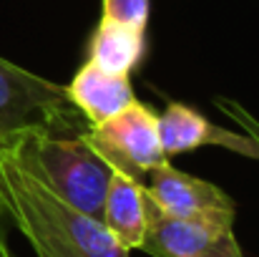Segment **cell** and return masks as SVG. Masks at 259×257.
<instances>
[{
	"mask_svg": "<svg viewBox=\"0 0 259 257\" xmlns=\"http://www.w3.org/2000/svg\"><path fill=\"white\" fill-rule=\"evenodd\" d=\"M0 199L35 257H128L98 217L71 207L0 146Z\"/></svg>",
	"mask_w": 259,
	"mask_h": 257,
	"instance_id": "cell-1",
	"label": "cell"
},
{
	"mask_svg": "<svg viewBox=\"0 0 259 257\" xmlns=\"http://www.w3.org/2000/svg\"><path fill=\"white\" fill-rule=\"evenodd\" d=\"M5 149L56 197L101 219L113 169L91 146L86 134L33 131Z\"/></svg>",
	"mask_w": 259,
	"mask_h": 257,
	"instance_id": "cell-2",
	"label": "cell"
},
{
	"mask_svg": "<svg viewBox=\"0 0 259 257\" xmlns=\"http://www.w3.org/2000/svg\"><path fill=\"white\" fill-rule=\"evenodd\" d=\"M86 134V119L68 101L66 86L0 56V146L33 134Z\"/></svg>",
	"mask_w": 259,
	"mask_h": 257,
	"instance_id": "cell-3",
	"label": "cell"
},
{
	"mask_svg": "<svg viewBox=\"0 0 259 257\" xmlns=\"http://www.w3.org/2000/svg\"><path fill=\"white\" fill-rule=\"evenodd\" d=\"M86 139L111 169L136 179L149 176V171L169 162L159 136V114L136 98L108 121L88 126Z\"/></svg>",
	"mask_w": 259,
	"mask_h": 257,
	"instance_id": "cell-4",
	"label": "cell"
},
{
	"mask_svg": "<svg viewBox=\"0 0 259 257\" xmlns=\"http://www.w3.org/2000/svg\"><path fill=\"white\" fill-rule=\"evenodd\" d=\"M144 252L154 257H204L239 252L234 225L211 219H189L161 212L146 194V237Z\"/></svg>",
	"mask_w": 259,
	"mask_h": 257,
	"instance_id": "cell-5",
	"label": "cell"
},
{
	"mask_svg": "<svg viewBox=\"0 0 259 257\" xmlns=\"http://www.w3.org/2000/svg\"><path fill=\"white\" fill-rule=\"evenodd\" d=\"M146 194L161 212L174 217L211 219L224 225H234L237 217V207L222 187L176 169L169 162L149 171Z\"/></svg>",
	"mask_w": 259,
	"mask_h": 257,
	"instance_id": "cell-6",
	"label": "cell"
},
{
	"mask_svg": "<svg viewBox=\"0 0 259 257\" xmlns=\"http://www.w3.org/2000/svg\"><path fill=\"white\" fill-rule=\"evenodd\" d=\"M159 136L169 159L201 146H222L244 159L259 162V141L254 136L229 131L186 103H169L159 114Z\"/></svg>",
	"mask_w": 259,
	"mask_h": 257,
	"instance_id": "cell-7",
	"label": "cell"
},
{
	"mask_svg": "<svg viewBox=\"0 0 259 257\" xmlns=\"http://www.w3.org/2000/svg\"><path fill=\"white\" fill-rule=\"evenodd\" d=\"M101 222L123 250H141L146 237V184L126 171L113 169Z\"/></svg>",
	"mask_w": 259,
	"mask_h": 257,
	"instance_id": "cell-8",
	"label": "cell"
},
{
	"mask_svg": "<svg viewBox=\"0 0 259 257\" xmlns=\"http://www.w3.org/2000/svg\"><path fill=\"white\" fill-rule=\"evenodd\" d=\"M66 93L88 126L108 121L136 98L128 76L106 74L91 61L76 71L71 84L66 86Z\"/></svg>",
	"mask_w": 259,
	"mask_h": 257,
	"instance_id": "cell-9",
	"label": "cell"
},
{
	"mask_svg": "<svg viewBox=\"0 0 259 257\" xmlns=\"http://www.w3.org/2000/svg\"><path fill=\"white\" fill-rule=\"evenodd\" d=\"M146 53V33L101 20L88 41V61L106 74L131 76Z\"/></svg>",
	"mask_w": 259,
	"mask_h": 257,
	"instance_id": "cell-10",
	"label": "cell"
},
{
	"mask_svg": "<svg viewBox=\"0 0 259 257\" xmlns=\"http://www.w3.org/2000/svg\"><path fill=\"white\" fill-rule=\"evenodd\" d=\"M149 18H151V0H103L101 8V20L126 25L141 33H146Z\"/></svg>",
	"mask_w": 259,
	"mask_h": 257,
	"instance_id": "cell-11",
	"label": "cell"
},
{
	"mask_svg": "<svg viewBox=\"0 0 259 257\" xmlns=\"http://www.w3.org/2000/svg\"><path fill=\"white\" fill-rule=\"evenodd\" d=\"M217 106L229 116V119H234L239 126H242V131L244 134H249V136H254L259 141V119H254L242 103H237L234 98H224V96H219L217 98Z\"/></svg>",
	"mask_w": 259,
	"mask_h": 257,
	"instance_id": "cell-12",
	"label": "cell"
},
{
	"mask_svg": "<svg viewBox=\"0 0 259 257\" xmlns=\"http://www.w3.org/2000/svg\"><path fill=\"white\" fill-rule=\"evenodd\" d=\"M0 257H18L8 245V232H0Z\"/></svg>",
	"mask_w": 259,
	"mask_h": 257,
	"instance_id": "cell-13",
	"label": "cell"
},
{
	"mask_svg": "<svg viewBox=\"0 0 259 257\" xmlns=\"http://www.w3.org/2000/svg\"><path fill=\"white\" fill-rule=\"evenodd\" d=\"M5 225H8V214H5V207H3V199H0V232H5Z\"/></svg>",
	"mask_w": 259,
	"mask_h": 257,
	"instance_id": "cell-14",
	"label": "cell"
},
{
	"mask_svg": "<svg viewBox=\"0 0 259 257\" xmlns=\"http://www.w3.org/2000/svg\"><path fill=\"white\" fill-rule=\"evenodd\" d=\"M204 257H244V255L239 250V252H222V255H204Z\"/></svg>",
	"mask_w": 259,
	"mask_h": 257,
	"instance_id": "cell-15",
	"label": "cell"
}]
</instances>
